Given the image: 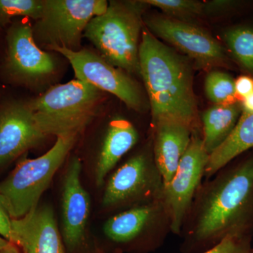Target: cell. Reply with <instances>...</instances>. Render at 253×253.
Instances as JSON below:
<instances>
[{"label":"cell","mask_w":253,"mask_h":253,"mask_svg":"<svg viewBox=\"0 0 253 253\" xmlns=\"http://www.w3.org/2000/svg\"><path fill=\"white\" fill-rule=\"evenodd\" d=\"M253 235V156L204 179L183 221L181 253H203L227 236Z\"/></svg>","instance_id":"obj_1"},{"label":"cell","mask_w":253,"mask_h":253,"mask_svg":"<svg viewBox=\"0 0 253 253\" xmlns=\"http://www.w3.org/2000/svg\"><path fill=\"white\" fill-rule=\"evenodd\" d=\"M139 68L152 115V123L171 119L200 130L191 63L143 27Z\"/></svg>","instance_id":"obj_2"},{"label":"cell","mask_w":253,"mask_h":253,"mask_svg":"<svg viewBox=\"0 0 253 253\" xmlns=\"http://www.w3.org/2000/svg\"><path fill=\"white\" fill-rule=\"evenodd\" d=\"M104 91L73 80L27 101L37 126L47 137L80 135L99 115Z\"/></svg>","instance_id":"obj_3"},{"label":"cell","mask_w":253,"mask_h":253,"mask_svg":"<svg viewBox=\"0 0 253 253\" xmlns=\"http://www.w3.org/2000/svg\"><path fill=\"white\" fill-rule=\"evenodd\" d=\"M142 1H111L104 14L88 23L84 37L96 52L115 67L140 76L139 44L143 29Z\"/></svg>","instance_id":"obj_4"},{"label":"cell","mask_w":253,"mask_h":253,"mask_svg":"<svg viewBox=\"0 0 253 253\" xmlns=\"http://www.w3.org/2000/svg\"><path fill=\"white\" fill-rule=\"evenodd\" d=\"M79 136L56 138L45 154L21 159L0 181V196L11 219L23 217L39 205L42 196L71 154Z\"/></svg>","instance_id":"obj_5"},{"label":"cell","mask_w":253,"mask_h":253,"mask_svg":"<svg viewBox=\"0 0 253 253\" xmlns=\"http://www.w3.org/2000/svg\"><path fill=\"white\" fill-rule=\"evenodd\" d=\"M170 233V217L160 199L106 217L99 245L104 253H152Z\"/></svg>","instance_id":"obj_6"},{"label":"cell","mask_w":253,"mask_h":253,"mask_svg":"<svg viewBox=\"0 0 253 253\" xmlns=\"http://www.w3.org/2000/svg\"><path fill=\"white\" fill-rule=\"evenodd\" d=\"M164 181L155 162L152 142L116 166L105 181L101 210L106 217L162 199Z\"/></svg>","instance_id":"obj_7"},{"label":"cell","mask_w":253,"mask_h":253,"mask_svg":"<svg viewBox=\"0 0 253 253\" xmlns=\"http://www.w3.org/2000/svg\"><path fill=\"white\" fill-rule=\"evenodd\" d=\"M108 6L106 0H44L41 18L32 26L36 44L46 51H79L88 23Z\"/></svg>","instance_id":"obj_8"},{"label":"cell","mask_w":253,"mask_h":253,"mask_svg":"<svg viewBox=\"0 0 253 253\" xmlns=\"http://www.w3.org/2000/svg\"><path fill=\"white\" fill-rule=\"evenodd\" d=\"M83 163L73 156L63 171L59 229L66 253H104L90 229L91 199L82 181Z\"/></svg>","instance_id":"obj_9"},{"label":"cell","mask_w":253,"mask_h":253,"mask_svg":"<svg viewBox=\"0 0 253 253\" xmlns=\"http://www.w3.org/2000/svg\"><path fill=\"white\" fill-rule=\"evenodd\" d=\"M71 63L76 79L91 84L121 99L129 109L144 112L149 102L139 84L128 73L101 57L96 51L82 48L77 51L55 48Z\"/></svg>","instance_id":"obj_10"},{"label":"cell","mask_w":253,"mask_h":253,"mask_svg":"<svg viewBox=\"0 0 253 253\" xmlns=\"http://www.w3.org/2000/svg\"><path fill=\"white\" fill-rule=\"evenodd\" d=\"M208 158L201 131H196L175 174L164 186L162 201L170 217L172 234L174 235L180 234L184 218L204 181Z\"/></svg>","instance_id":"obj_11"},{"label":"cell","mask_w":253,"mask_h":253,"mask_svg":"<svg viewBox=\"0 0 253 253\" xmlns=\"http://www.w3.org/2000/svg\"><path fill=\"white\" fill-rule=\"evenodd\" d=\"M6 39L5 70L15 81L33 85L46 81L56 73V61L36 44L29 23H13L8 29Z\"/></svg>","instance_id":"obj_12"},{"label":"cell","mask_w":253,"mask_h":253,"mask_svg":"<svg viewBox=\"0 0 253 253\" xmlns=\"http://www.w3.org/2000/svg\"><path fill=\"white\" fill-rule=\"evenodd\" d=\"M144 23L154 36L175 46L194 59L199 67L209 68L225 62L223 46L198 26L163 16H151Z\"/></svg>","instance_id":"obj_13"},{"label":"cell","mask_w":253,"mask_h":253,"mask_svg":"<svg viewBox=\"0 0 253 253\" xmlns=\"http://www.w3.org/2000/svg\"><path fill=\"white\" fill-rule=\"evenodd\" d=\"M10 242L21 253H66L54 209L40 204L26 215L11 219Z\"/></svg>","instance_id":"obj_14"},{"label":"cell","mask_w":253,"mask_h":253,"mask_svg":"<svg viewBox=\"0 0 253 253\" xmlns=\"http://www.w3.org/2000/svg\"><path fill=\"white\" fill-rule=\"evenodd\" d=\"M46 138L40 130L27 101H14L0 109V169Z\"/></svg>","instance_id":"obj_15"},{"label":"cell","mask_w":253,"mask_h":253,"mask_svg":"<svg viewBox=\"0 0 253 253\" xmlns=\"http://www.w3.org/2000/svg\"><path fill=\"white\" fill-rule=\"evenodd\" d=\"M139 138L136 126L126 118L116 117L110 121L93 163L91 175L96 187L102 189L110 173L135 147Z\"/></svg>","instance_id":"obj_16"},{"label":"cell","mask_w":253,"mask_h":253,"mask_svg":"<svg viewBox=\"0 0 253 253\" xmlns=\"http://www.w3.org/2000/svg\"><path fill=\"white\" fill-rule=\"evenodd\" d=\"M194 132L185 123L174 120L161 119L152 123L153 154L164 186L167 185L175 174Z\"/></svg>","instance_id":"obj_17"},{"label":"cell","mask_w":253,"mask_h":253,"mask_svg":"<svg viewBox=\"0 0 253 253\" xmlns=\"http://www.w3.org/2000/svg\"><path fill=\"white\" fill-rule=\"evenodd\" d=\"M253 148V113L242 111L235 127L209 155L204 179H210L229 163Z\"/></svg>","instance_id":"obj_18"},{"label":"cell","mask_w":253,"mask_h":253,"mask_svg":"<svg viewBox=\"0 0 253 253\" xmlns=\"http://www.w3.org/2000/svg\"><path fill=\"white\" fill-rule=\"evenodd\" d=\"M242 113L241 103L214 105L201 116V134L208 154L217 149L230 134Z\"/></svg>","instance_id":"obj_19"},{"label":"cell","mask_w":253,"mask_h":253,"mask_svg":"<svg viewBox=\"0 0 253 253\" xmlns=\"http://www.w3.org/2000/svg\"><path fill=\"white\" fill-rule=\"evenodd\" d=\"M224 38L236 59L253 73V28H233L226 32Z\"/></svg>","instance_id":"obj_20"},{"label":"cell","mask_w":253,"mask_h":253,"mask_svg":"<svg viewBox=\"0 0 253 253\" xmlns=\"http://www.w3.org/2000/svg\"><path fill=\"white\" fill-rule=\"evenodd\" d=\"M234 79L221 71H212L208 75L205 89L208 99L214 105H229L238 102Z\"/></svg>","instance_id":"obj_21"},{"label":"cell","mask_w":253,"mask_h":253,"mask_svg":"<svg viewBox=\"0 0 253 253\" xmlns=\"http://www.w3.org/2000/svg\"><path fill=\"white\" fill-rule=\"evenodd\" d=\"M44 0H0V26H5L15 17L41 18Z\"/></svg>","instance_id":"obj_22"},{"label":"cell","mask_w":253,"mask_h":253,"mask_svg":"<svg viewBox=\"0 0 253 253\" xmlns=\"http://www.w3.org/2000/svg\"><path fill=\"white\" fill-rule=\"evenodd\" d=\"M144 4L162 10L168 17L187 19L205 14L204 3L193 0H144Z\"/></svg>","instance_id":"obj_23"},{"label":"cell","mask_w":253,"mask_h":253,"mask_svg":"<svg viewBox=\"0 0 253 253\" xmlns=\"http://www.w3.org/2000/svg\"><path fill=\"white\" fill-rule=\"evenodd\" d=\"M252 234L231 235L203 253H252Z\"/></svg>","instance_id":"obj_24"},{"label":"cell","mask_w":253,"mask_h":253,"mask_svg":"<svg viewBox=\"0 0 253 253\" xmlns=\"http://www.w3.org/2000/svg\"><path fill=\"white\" fill-rule=\"evenodd\" d=\"M11 218L0 196V236L9 241L11 238Z\"/></svg>","instance_id":"obj_25"},{"label":"cell","mask_w":253,"mask_h":253,"mask_svg":"<svg viewBox=\"0 0 253 253\" xmlns=\"http://www.w3.org/2000/svg\"><path fill=\"white\" fill-rule=\"evenodd\" d=\"M234 86L238 99H244L253 92V78L246 76H241L234 82Z\"/></svg>","instance_id":"obj_26"},{"label":"cell","mask_w":253,"mask_h":253,"mask_svg":"<svg viewBox=\"0 0 253 253\" xmlns=\"http://www.w3.org/2000/svg\"><path fill=\"white\" fill-rule=\"evenodd\" d=\"M235 4V1H224V0L208 1L204 3V12L208 14V13L213 14V13L221 12V11L231 9Z\"/></svg>","instance_id":"obj_27"},{"label":"cell","mask_w":253,"mask_h":253,"mask_svg":"<svg viewBox=\"0 0 253 253\" xmlns=\"http://www.w3.org/2000/svg\"><path fill=\"white\" fill-rule=\"evenodd\" d=\"M241 104L242 111L253 113V92L242 99Z\"/></svg>","instance_id":"obj_28"},{"label":"cell","mask_w":253,"mask_h":253,"mask_svg":"<svg viewBox=\"0 0 253 253\" xmlns=\"http://www.w3.org/2000/svg\"><path fill=\"white\" fill-rule=\"evenodd\" d=\"M0 253H21L20 250L14 245H10L8 247L5 248Z\"/></svg>","instance_id":"obj_29"},{"label":"cell","mask_w":253,"mask_h":253,"mask_svg":"<svg viewBox=\"0 0 253 253\" xmlns=\"http://www.w3.org/2000/svg\"><path fill=\"white\" fill-rule=\"evenodd\" d=\"M10 244H11V242L5 239L2 236H0V251L7 247L8 246H9Z\"/></svg>","instance_id":"obj_30"},{"label":"cell","mask_w":253,"mask_h":253,"mask_svg":"<svg viewBox=\"0 0 253 253\" xmlns=\"http://www.w3.org/2000/svg\"><path fill=\"white\" fill-rule=\"evenodd\" d=\"M252 253H253V247L252 248Z\"/></svg>","instance_id":"obj_31"}]
</instances>
